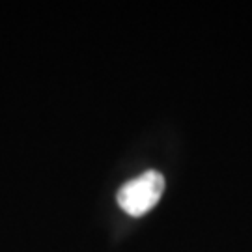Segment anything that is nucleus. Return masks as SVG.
I'll return each instance as SVG.
<instances>
[{
	"instance_id": "obj_1",
	"label": "nucleus",
	"mask_w": 252,
	"mask_h": 252,
	"mask_svg": "<svg viewBox=\"0 0 252 252\" xmlns=\"http://www.w3.org/2000/svg\"><path fill=\"white\" fill-rule=\"evenodd\" d=\"M164 190V178L161 172L148 170L135 180L127 181L118 192V206L131 217L148 213L161 198Z\"/></svg>"
}]
</instances>
